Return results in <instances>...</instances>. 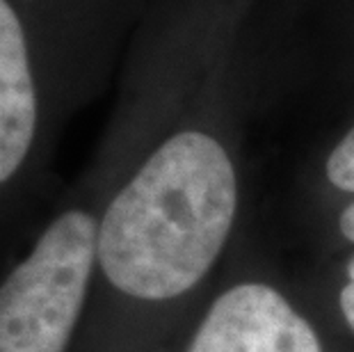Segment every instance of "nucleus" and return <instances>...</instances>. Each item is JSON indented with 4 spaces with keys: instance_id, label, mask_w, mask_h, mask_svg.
<instances>
[{
    "instance_id": "f257e3e1",
    "label": "nucleus",
    "mask_w": 354,
    "mask_h": 352,
    "mask_svg": "<svg viewBox=\"0 0 354 352\" xmlns=\"http://www.w3.org/2000/svg\"><path fill=\"white\" fill-rule=\"evenodd\" d=\"M236 206L238 176L227 147L199 129L171 133L105 206L96 266L126 297H178L210 270Z\"/></svg>"
},
{
    "instance_id": "f03ea898",
    "label": "nucleus",
    "mask_w": 354,
    "mask_h": 352,
    "mask_svg": "<svg viewBox=\"0 0 354 352\" xmlns=\"http://www.w3.org/2000/svg\"><path fill=\"white\" fill-rule=\"evenodd\" d=\"M99 222L66 208L0 279V352H66L96 268Z\"/></svg>"
},
{
    "instance_id": "7ed1b4c3",
    "label": "nucleus",
    "mask_w": 354,
    "mask_h": 352,
    "mask_svg": "<svg viewBox=\"0 0 354 352\" xmlns=\"http://www.w3.org/2000/svg\"><path fill=\"white\" fill-rule=\"evenodd\" d=\"M187 352H322L311 325L263 284H240L215 299Z\"/></svg>"
},
{
    "instance_id": "20e7f679",
    "label": "nucleus",
    "mask_w": 354,
    "mask_h": 352,
    "mask_svg": "<svg viewBox=\"0 0 354 352\" xmlns=\"http://www.w3.org/2000/svg\"><path fill=\"white\" fill-rule=\"evenodd\" d=\"M39 117V87L26 28L10 0H0V190L26 167Z\"/></svg>"
},
{
    "instance_id": "39448f33",
    "label": "nucleus",
    "mask_w": 354,
    "mask_h": 352,
    "mask_svg": "<svg viewBox=\"0 0 354 352\" xmlns=\"http://www.w3.org/2000/svg\"><path fill=\"white\" fill-rule=\"evenodd\" d=\"M338 227H341V234L354 243V201L341 213V220H338Z\"/></svg>"
}]
</instances>
